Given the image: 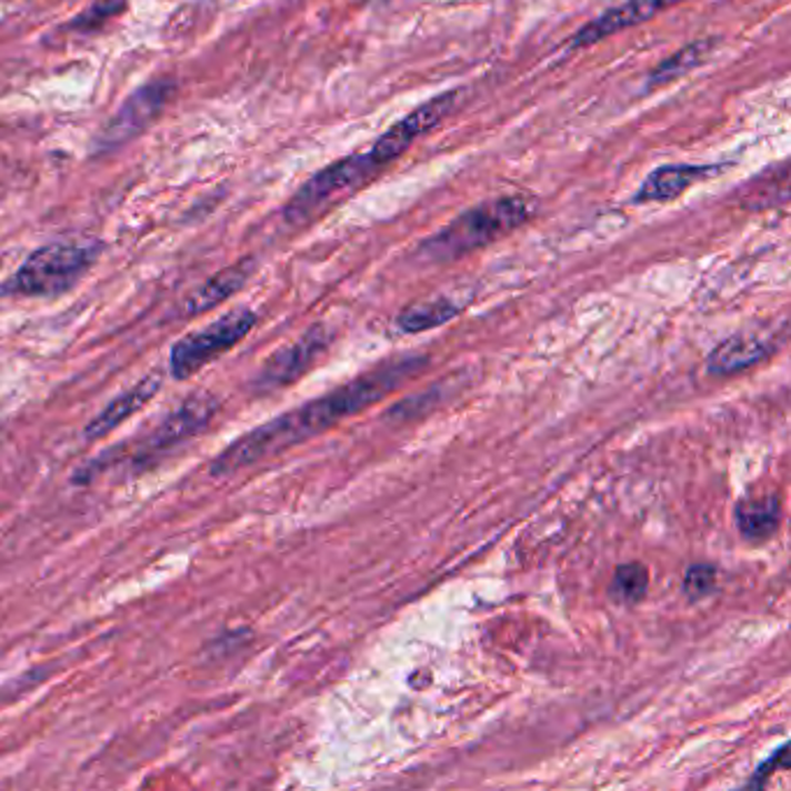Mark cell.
<instances>
[{
  "mask_svg": "<svg viewBox=\"0 0 791 791\" xmlns=\"http://www.w3.org/2000/svg\"><path fill=\"white\" fill-rule=\"evenodd\" d=\"M713 49V42H708V40H699V42H692L688 47H682L680 51H675V54L671 59H667L662 66H659L652 74H650V89H657V87H664L669 82H673V79L682 77V74H688L690 70H694L703 57L708 54V51Z\"/></svg>",
  "mask_w": 791,
  "mask_h": 791,
  "instance_id": "cell-17",
  "label": "cell"
},
{
  "mask_svg": "<svg viewBox=\"0 0 791 791\" xmlns=\"http://www.w3.org/2000/svg\"><path fill=\"white\" fill-rule=\"evenodd\" d=\"M650 585V573L643 564L631 562L618 567L613 583H611V599L622 605H634L645 599Z\"/></svg>",
  "mask_w": 791,
  "mask_h": 791,
  "instance_id": "cell-18",
  "label": "cell"
},
{
  "mask_svg": "<svg viewBox=\"0 0 791 791\" xmlns=\"http://www.w3.org/2000/svg\"><path fill=\"white\" fill-rule=\"evenodd\" d=\"M718 583V569L710 564H694L690 567L688 575H684V592L690 599H703L715 590Z\"/></svg>",
  "mask_w": 791,
  "mask_h": 791,
  "instance_id": "cell-20",
  "label": "cell"
},
{
  "mask_svg": "<svg viewBox=\"0 0 791 791\" xmlns=\"http://www.w3.org/2000/svg\"><path fill=\"white\" fill-rule=\"evenodd\" d=\"M537 212V202L530 196H504L467 209L441 232L430 237L420 247V258L430 262H451L481 247L492 244L499 237L509 234L530 221Z\"/></svg>",
  "mask_w": 791,
  "mask_h": 791,
  "instance_id": "cell-2",
  "label": "cell"
},
{
  "mask_svg": "<svg viewBox=\"0 0 791 791\" xmlns=\"http://www.w3.org/2000/svg\"><path fill=\"white\" fill-rule=\"evenodd\" d=\"M328 341L330 339H328L326 328H321V326L311 328L296 341V344L277 351L266 362V367H262V372L256 379V383L262 390L290 386L296 379H300L307 369L316 362V358H319L328 349Z\"/></svg>",
  "mask_w": 791,
  "mask_h": 791,
  "instance_id": "cell-9",
  "label": "cell"
},
{
  "mask_svg": "<svg viewBox=\"0 0 791 791\" xmlns=\"http://www.w3.org/2000/svg\"><path fill=\"white\" fill-rule=\"evenodd\" d=\"M675 3H680V0H627L624 6L605 10L601 17L590 21L585 29H580L575 33L571 47L573 49L592 47V44L611 38L624 29H631V26L652 19L657 12H662Z\"/></svg>",
  "mask_w": 791,
  "mask_h": 791,
  "instance_id": "cell-10",
  "label": "cell"
},
{
  "mask_svg": "<svg viewBox=\"0 0 791 791\" xmlns=\"http://www.w3.org/2000/svg\"><path fill=\"white\" fill-rule=\"evenodd\" d=\"M782 520V507L775 494H767L761 499H743L735 507V522L741 534L750 541H767L771 539Z\"/></svg>",
  "mask_w": 791,
  "mask_h": 791,
  "instance_id": "cell-15",
  "label": "cell"
},
{
  "mask_svg": "<svg viewBox=\"0 0 791 791\" xmlns=\"http://www.w3.org/2000/svg\"><path fill=\"white\" fill-rule=\"evenodd\" d=\"M724 168L727 166H662V168H654L641 183L637 196L631 198V202L634 204L669 202V200L682 196L688 189H692L694 183L724 172Z\"/></svg>",
  "mask_w": 791,
  "mask_h": 791,
  "instance_id": "cell-11",
  "label": "cell"
},
{
  "mask_svg": "<svg viewBox=\"0 0 791 791\" xmlns=\"http://www.w3.org/2000/svg\"><path fill=\"white\" fill-rule=\"evenodd\" d=\"M158 390H161V377H144L140 383H136L130 390H126L123 394H119L117 400H112L108 407H104L91 423L84 430L87 439H100L108 432H112L114 428H119L123 420H128L133 413L142 411L147 407V402H151V398H156Z\"/></svg>",
  "mask_w": 791,
  "mask_h": 791,
  "instance_id": "cell-12",
  "label": "cell"
},
{
  "mask_svg": "<svg viewBox=\"0 0 791 791\" xmlns=\"http://www.w3.org/2000/svg\"><path fill=\"white\" fill-rule=\"evenodd\" d=\"M217 411H219V400L214 398V394H209V392L191 394L189 400H183V404L177 411H172L163 420V423L147 437L136 460L147 467L151 462V458H163L179 443L202 432Z\"/></svg>",
  "mask_w": 791,
  "mask_h": 791,
  "instance_id": "cell-8",
  "label": "cell"
},
{
  "mask_svg": "<svg viewBox=\"0 0 791 791\" xmlns=\"http://www.w3.org/2000/svg\"><path fill=\"white\" fill-rule=\"evenodd\" d=\"M771 353L767 341L757 337H731L720 344L708 358V372L718 377H729L761 362Z\"/></svg>",
  "mask_w": 791,
  "mask_h": 791,
  "instance_id": "cell-14",
  "label": "cell"
},
{
  "mask_svg": "<svg viewBox=\"0 0 791 791\" xmlns=\"http://www.w3.org/2000/svg\"><path fill=\"white\" fill-rule=\"evenodd\" d=\"M100 256V244L54 242L29 256V260L0 286V296L54 298L77 286Z\"/></svg>",
  "mask_w": 791,
  "mask_h": 791,
  "instance_id": "cell-3",
  "label": "cell"
},
{
  "mask_svg": "<svg viewBox=\"0 0 791 791\" xmlns=\"http://www.w3.org/2000/svg\"><path fill=\"white\" fill-rule=\"evenodd\" d=\"M423 364L425 358L420 356L392 358L374 369H369V372L360 374L358 379L330 390L323 398L311 400L270 420V423L256 428L253 432L228 445L214 460L212 477H230L234 471L247 469L260 460L286 451V448H293L334 428L341 420L358 415L360 411L386 400L390 392L398 390Z\"/></svg>",
  "mask_w": 791,
  "mask_h": 791,
  "instance_id": "cell-1",
  "label": "cell"
},
{
  "mask_svg": "<svg viewBox=\"0 0 791 791\" xmlns=\"http://www.w3.org/2000/svg\"><path fill=\"white\" fill-rule=\"evenodd\" d=\"M458 313H460V307L448 298L415 302L398 316V328L407 334L428 332V330H434L448 321H453Z\"/></svg>",
  "mask_w": 791,
  "mask_h": 791,
  "instance_id": "cell-16",
  "label": "cell"
},
{
  "mask_svg": "<svg viewBox=\"0 0 791 791\" xmlns=\"http://www.w3.org/2000/svg\"><path fill=\"white\" fill-rule=\"evenodd\" d=\"M778 767H782V769H789V761H787V745H782L767 763H763V767L754 773V778L750 780V787H761L763 784V780H767L769 775H771V771H775Z\"/></svg>",
  "mask_w": 791,
  "mask_h": 791,
  "instance_id": "cell-21",
  "label": "cell"
},
{
  "mask_svg": "<svg viewBox=\"0 0 791 791\" xmlns=\"http://www.w3.org/2000/svg\"><path fill=\"white\" fill-rule=\"evenodd\" d=\"M258 316L251 309H232L202 330L183 334L170 353V372L177 381L196 377L200 369L217 360L253 330Z\"/></svg>",
  "mask_w": 791,
  "mask_h": 791,
  "instance_id": "cell-4",
  "label": "cell"
},
{
  "mask_svg": "<svg viewBox=\"0 0 791 791\" xmlns=\"http://www.w3.org/2000/svg\"><path fill=\"white\" fill-rule=\"evenodd\" d=\"M172 91L174 87L168 79H158V82H149L138 89L121 104L119 112L104 123V128L96 138V151H112L144 133L153 123V119L163 112Z\"/></svg>",
  "mask_w": 791,
  "mask_h": 791,
  "instance_id": "cell-6",
  "label": "cell"
},
{
  "mask_svg": "<svg viewBox=\"0 0 791 791\" xmlns=\"http://www.w3.org/2000/svg\"><path fill=\"white\" fill-rule=\"evenodd\" d=\"M374 172L379 170L369 161L367 153H351L341 158V161H334L321 172H316L307 183H302V189L288 200L283 217L290 223H300L334 196L360 187Z\"/></svg>",
  "mask_w": 791,
  "mask_h": 791,
  "instance_id": "cell-5",
  "label": "cell"
},
{
  "mask_svg": "<svg viewBox=\"0 0 791 791\" xmlns=\"http://www.w3.org/2000/svg\"><path fill=\"white\" fill-rule=\"evenodd\" d=\"M460 98H462V91H448V93H441V96L420 104V108H415L402 121L388 128V133H383L374 142V147L367 151L369 161L374 163L377 170L390 166L394 158H400L420 136H425L428 130H432L448 114H451L458 108Z\"/></svg>",
  "mask_w": 791,
  "mask_h": 791,
  "instance_id": "cell-7",
  "label": "cell"
},
{
  "mask_svg": "<svg viewBox=\"0 0 791 791\" xmlns=\"http://www.w3.org/2000/svg\"><path fill=\"white\" fill-rule=\"evenodd\" d=\"M256 270V262L251 258L234 262V266L221 270L219 274H214L207 283H202L196 293L189 296V300L183 302V313L187 316H198L207 309H212L217 304H221L223 300L232 298L237 290H240L249 277Z\"/></svg>",
  "mask_w": 791,
  "mask_h": 791,
  "instance_id": "cell-13",
  "label": "cell"
},
{
  "mask_svg": "<svg viewBox=\"0 0 791 791\" xmlns=\"http://www.w3.org/2000/svg\"><path fill=\"white\" fill-rule=\"evenodd\" d=\"M123 8H126V0H98V3H93L89 10H84L82 14L72 19L70 29L93 31L96 26L104 23V21L117 17V14H121Z\"/></svg>",
  "mask_w": 791,
  "mask_h": 791,
  "instance_id": "cell-19",
  "label": "cell"
}]
</instances>
